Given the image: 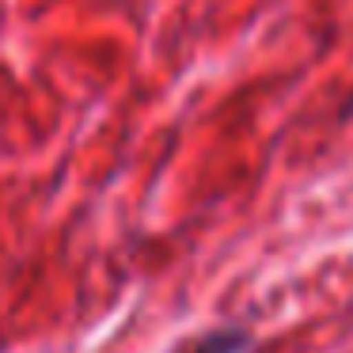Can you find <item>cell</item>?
Masks as SVG:
<instances>
[{
  "instance_id": "1",
  "label": "cell",
  "mask_w": 353,
  "mask_h": 353,
  "mask_svg": "<svg viewBox=\"0 0 353 353\" xmlns=\"http://www.w3.org/2000/svg\"><path fill=\"white\" fill-rule=\"evenodd\" d=\"M251 345H254V338L247 327H221V330H209V334L179 345L175 353H251Z\"/></svg>"
}]
</instances>
